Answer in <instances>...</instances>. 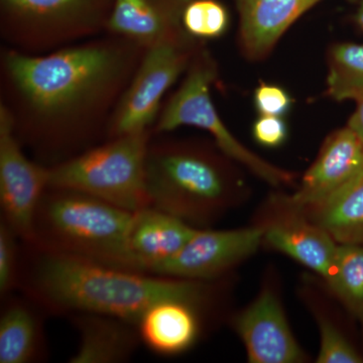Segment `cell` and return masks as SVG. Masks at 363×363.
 <instances>
[{
    "label": "cell",
    "instance_id": "4",
    "mask_svg": "<svg viewBox=\"0 0 363 363\" xmlns=\"http://www.w3.org/2000/svg\"><path fill=\"white\" fill-rule=\"evenodd\" d=\"M133 216L84 193L48 187L35 212L32 242L26 245L138 272L128 247Z\"/></svg>",
    "mask_w": 363,
    "mask_h": 363
},
{
    "label": "cell",
    "instance_id": "8",
    "mask_svg": "<svg viewBox=\"0 0 363 363\" xmlns=\"http://www.w3.org/2000/svg\"><path fill=\"white\" fill-rule=\"evenodd\" d=\"M203 43L184 30L145 49L112 116L107 140L152 130L164 95L186 73Z\"/></svg>",
    "mask_w": 363,
    "mask_h": 363
},
{
    "label": "cell",
    "instance_id": "23",
    "mask_svg": "<svg viewBox=\"0 0 363 363\" xmlns=\"http://www.w3.org/2000/svg\"><path fill=\"white\" fill-rule=\"evenodd\" d=\"M230 23L228 7L221 0H190L182 16L185 32L202 42L220 39Z\"/></svg>",
    "mask_w": 363,
    "mask_h": 363
},
{
    "label": "cell",
    "instance_id": "14",
    "mask_svg": "<svg viewBox=\"0 0 363 363\" xmlns=\"http://www.w3.org/2000/svg\"><path fill=\"white\" fill-rule=\"evenodd\" d=\"M281 207L285 215L264 225V242L328 281L338 243L302 211Z\"/></svg>",
    "mask_w": 363,
    "mask_h": 363
},
{
    "label": "cell",
    "instance_id": "25",
    "mask_svg": "<svg viewBox=\"0 0 363 363\" xmlns=\"http://www.w3.org/2000/svg\"><path fill=\"white\" fill-rule=\"evenodd\" d=\"M16 233L4 220L0 221V295L6 298L20 288L21 252Z\"/></svg>",
    "mask_w": 363,
    "mask_h": 363
},
{
    "label": "cell",
    "instance_id": "27",
    "mask_svg": "<svg viewBox=\"0 0 363 363\" xmlns=\"http://www.w3.org/2000/svg\"><path fill=\"white\" fill-rule=\"evenodd\" d=\"M255 142L267 149L281 147L288 140L289 130L285 117L259 116L252 124Z\"/></svg>",
    "mask_w": 363,
    "mask_h": 363
},
{
    "label": "cell",
    "instance_id": "12",
    "mask_svg": "<svg viewBox=\"0 0 363 363\" xmlns=\"http://www.w3.org/2000/svg\"><path fill=\"white\" fill-rule=\"evenodd\" d=\"M250 363L304 362L306 355L294 337L281 301L271 286L233 320Z\"/></svg>",
    "mask_w": 363,
    "mask_h": 363
},
{
    "label": "cell",
    "instance_id": "3",
    "mask_svg": "<svg viewBox=\"0 0 363 363\" xmlns=\"http://www.w3.org/2000/svg\"><path fill=\"white\" fill-rule=\"evenodd\" d=\"M240 167L213 140L152 138L145 160L150 206L209 228L247 197Z\"/></svg>",
    "mask_w": 363,
    "mask_h": 363
},
{
    "label": "cell",
    "instance_id": "5",
    "mask_svg": "<svg viewBox=\"0 0 363 363\" xmlns=\"http://www.w3.org/2000/svg\"><path fill=\"white\" fill-rule=\"evenodd\" d=\"M218 77V64L206 43H203L184 74L180 86L162 104L152 128V135L171 133L183 126L200 128L209 133L224 154L260 180L276 188L292 185L295 174L248 149L222 121L211 96L212 86Z\"/></svg>",
    "mask_w": 363,
    "mask_h": 363
},
{
    "label": "cell",
    "instance_id": "22",
    "mask_svg": "<svg viewBox=\"0 0 363 363\" xmlns=\"http://www.w3.org/2000/svg\"><path fill=\"white\" fill-rule=\"evenodd\" d=\"M329 288L363 322V243L339 245Z\"/></svg>",
    "mask_w": 363,
    "mask_h": 363
},
{
    "label": "cell",
    "instance_id": "20",
    "mask_svg": "<svg viewBox=\"0 0 363 363\" xmlns=\"http://www.w3.org/2000/svg\"><path fill=\"white\" fill-rule=\"evenodd\" d=\"M302 212L339 245L363 243V171L330 198Z\"/></svg>",
    "mask_w": 363,
    "mask_h": 363
},
{
    "label": "cell",
    "instance_id": "15",
    "mask_svg": "<svg viewBox=\"0 0 363 363\" xmlns=\"http://www.w3.org/2000/svg\"><path fill=\"white\" fill-rule=\"evenodd\" d=\"M190 0H113L108 35L147 48L184 30L183 11Z\"/></svg>",
    "mask_w": 363,
    "mask_h": 363
},
{
    "label": "cell",
    "instance_id": "16",
    "mask_svg": "<svg viewBox=\"0 0 363 363\" xmlns=\"http://www.w3.org/2000/svg\"><path fill=\"white\" fill-rule=\"evenodd\" d=\"M197 229L154 207L133 212L128 247L136 269L150 274L155 267L175 257Z\"/></svg>",
    "mask_w": 363,
    "mask_h": 363
},
{
    "label": "cell",
    "instance_id": "24",
    "mask_svg": "<svg viewBox=\"0 0 363 363\" xmlns=\"http://www.w3.org/2000/svg\"><path fill=\"white\" fill-rule=\"evenodd\" d=\"M320 346L316 358L318 363L363 362L359 353L330 320L318 315Z\"/></svg>",
    "mask_w": 363,
    "mask_h": 363
},
{
    "label": "cell",
    "instance_id": "21",
    "mask_svg": "<svg viewBox=\"0 0 363 363\" xmlns=\"http://www.w3.org/2000/svg\"><path fill=\"white\" fill-rule=\"evenodd\" d=\"M327 96L336 102L363 99V44L338 42L327 51Z\"/></svg>",
    "mask_w": 363,
    "mask_h": 363
},
{
    "label": "cell",
    "instance_id": "26",
    "mask_svg": "<svg viewBox=\"0 0 363 363\" xmlns=\"http://www.w3.org/2000/svg\"><path fill=\"white\" fill-rule=\"evenodd\" d=\"M253 104L259 116L285 117L293 107V98L283 86L262 82L253 92Z\"/></svg>",
    "mask_w": 363,
    "mask_h": 363
},
{
    "label": "cell",
    "instance_id": "29",
    "mask_svg": "<svg viewBox=\"0 0 363 363\" xmlns=\"http://www.w3.org/2000/svg\"><path fill=\"white\" fill-rule=\"evenodd\" d=\"M357 9L353 14V23L360 32L363 33V0H357Z\"/></svg>",
    "mask_w": 363,
    "mask_h": 363
},
{
    "label": "cell",
    "instance_id": "10",
    "mask_svg": "<svg viewBox=\"0 0 363 363\" xmlns=\"http://www.w3.org/2000/svg\"><path fill=\"white\" fill-rule=\"evenodd\" d=\"M264 226L213 230L198 228L175 257L155 267L150 274L206 281L252 257L264 243Z\"/></svg>",
    "mask_w": 363,
    "mask_h": 363
},
{
    "label": "cell",
    "instance_id": "2",
    "mask_svg": "<svg viewBox=\"0 0 363 363\" xmlns=\"http://www.w3.org/2000/svg\"><path fill=\"white\" fill-rule=\"evenodd\" d=\"M28 264L21 267L20 289L52 314L96 313L138 327L152 306L180 300L204 311L211 298L205 281L117 269L26 245Z\"/></svg>",
    "mask_w": 363,
    "mask_h": 363
},
{
    "label": "cell",
    "instance_id": "9",
    "mask_svg": "<svg viewBox=\"0 0 363 363\" xmlns=\"http://www.w3.org/2000/svg\"><path fill=\"white\" fill-rule=\"evenodd\" d=\"M49 187V167L26 156L9 111L0 104L1 220L25 243L33 235L35 212Z\"/></svg>",
    "mask_w": 363,
    "mask_h": 363
},
{
    "label": "cell",
    "instance_id": "13",
    "mask_svg": "<svg viewBox=\"0 0 363 363\" xmlns=\"http://www.w3.org/2000/svg\"><path fill=\"white\" fill-rule=\"evenodd\" d=\"M324 0H233L241 56L257 63L271 56L291 26ZM357 4V0H347Z\"/></svg>",
    "mask_w": 363,
    "mask_h": 363
},
{
    "label": "cell",
    "instance_id": "18",
    "mask_svg": "<svg viewBox=\"0 0 363 363\" xmlns=\"http://www.w3.org/2000/svg\"><path fill=\"white\" fill-rule=\"evenodd\" d=\"M201 311L180 300L157 303L138 322L142 342L162 357H176L190 350L201 333Z\"/></svg>",
    "mask_w": 363,
    "mask_h": 363
},
{
    "label": "cell",
    "instance_id": "11",
    "mask_svg": "<svg viewBox=\"0 0 363 363\" xmlns=\"http://www.w3.org/2000/svg\"><path fill=\"white\" fill-rule=\"evenodd\" d=\"M362 171L363 140L346 124L325 138L296 192L279 196L277 201L281 206L304 211L330 198Z\"/></svg>",
    "mask_w": 363,
    "mask_h": 363
},
{
    "label": "cell",
    "instance_id": "28",
    "mask_svg": "<svg viewBox=\"0 0 363 363\" xmlns=\"http://www.w3.org/2000/svg\"><path fill=\"white\" fill-rule=\"evenodd\" d=\"M347 125L355 131L363 140V99L357 102L354 111L348 119Z\"/></svg>",
    "mask_w": 363,
    "mask_h": 363
},
{
    "label": "cell",
    "instance_id": "7",
    "mask_svg": "<svg viewBox=\"0 0 363 363\" xmlns=\"http://www.w3.org/2000/svg\"><path fill=\"white\" fill-rule=\"evenodd\" d=\"M113 0H0V35L30 55L104 35Z\"/></svg>",
    "mask_w": 363,
    "mask_h": 363
},
{
    "label": "cell",
    "instance_id": "6",
    "mask_svg": "<svg viewBox=\"0 0 363 363\" xmlns=\"http://www.w3.org/2000/svg\"><path fill=\"white\" fill-rule=\"evenodd\" d=\"M152 130L109 138L49 167V187L69 189L135 212L150 206L145 160Z\"/></svg>",
    "mask_w": 363,
    "mask_h": 363
},
{
    "label": "cell",
    "instance_id": "17",
    "mask_svg": "<svg viewBox=\"0 0 363 363\" xmlns=\"http://www.w3.org/2000/svg\"><path fill=\"white\" fill-rule=\"evenodd\" d=\"M79 334V346L70 363H123L133 358L142 344L135 325L96 313L70 315Z\"/></svg>",
    "mask_w": 363,
    "mask_h": 363
},
{
    "label": "cell",
    "instance_id": "1",
    "mask_svg": "<svg viewBox=\"0 0 363 363\" xmlns=\"http://www.w3.org/2000/svg\"><path fill=\"white\" fill-rule=\"evenodd\" d=\"M145 51L108 33L42 55L1 48L0 104L33 160L55 166L107 140Z\"/></svg>",
    "mask_w": 363,
    "mask_h": 363
},
{
    "label": "cell",
    "instance_id": "19",
    "mask_svg": "<svg viewBox=\"0 0 363 363\" xmlns=\"http://www.w3.org/2000/svg\"><path fill=\"white\" fill-rule=\"evenodd\" d=\"M0 316V363H33L47 358L44 319L30 298H4Z\"/></svg>",
    "mask_w": 363,
    "mask_h": 363
}]
</instances>
